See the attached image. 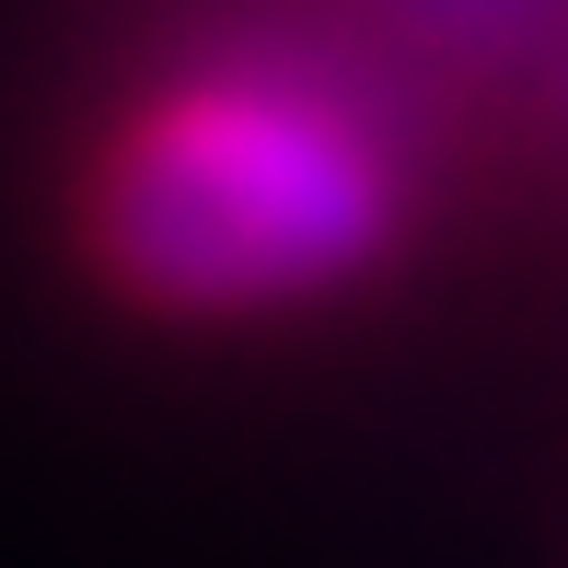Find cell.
Masks as SVG:
<instances>
[{
	"label": "cell",
	"mask_w": 568,
	"mask_h": 568,
	"mask_svg": "<svg viewBox=\"0 0 568 568\" xmlns=\"http://www.w3.org/2000/svg\"><path fill=\"white\" fill-rule=\"evenodd\" d=\"M105 267L174 314H267V302L337 291L395 232V151L372 105H348L325 70L232 59L174 82L116 140L105 197Z\"/></svg>",
	"instance_id": "6da1fadb"
},
{
	"label": "cell",
	"mask_w": 568,
	"mask_h": 568,
	"mask_svg": "<svg viewBox=\"0 0 568 568\" xmlns=\"http://www.w3.org/2000/svg\"><path fill=\"white\" fill-rule=\"evenodd\" d=\"M557 0H406V23H429L442 47H523Z\"/></svg>",
	"instance_id": "7a4b0ae2"
}]
</instances>
